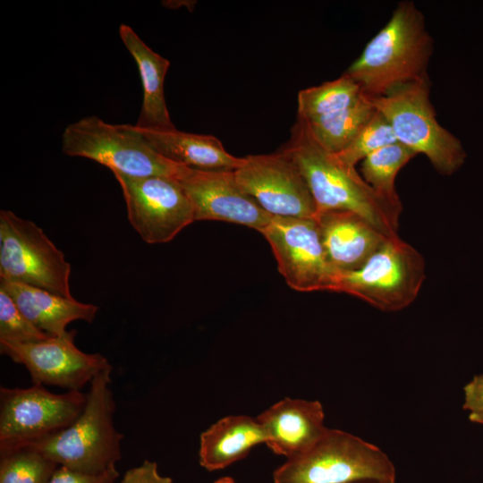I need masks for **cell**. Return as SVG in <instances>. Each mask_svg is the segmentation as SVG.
I'll list each match as a JSON object with an SVG mask.
<instances>
[{"instance_id":"cell-1","label":"cell","mask_w":483,"mask_h":483,"mask_svg":"<svg viewBox=\"0 0 483 483\" xmlns=\"http://www.w3.org/2000/svg\"><path fill=\"white\" fill-rule=\"evenodd\" d=\"M303 176L317 207L356 213L387 237L398 235L399 216L379 198L356 168L343 164L323 148L307 123L297 117L291 138L282 149Z\"/></svg>"},{"instance_id":"cell-2","label":"cell","mask_w":483,"mask_h":483,"mask_svg":"<svg viewBox=\"0 0 483 483\" xmlns=\"http://www.w3.org/2000/svg\"><path fill=\"white\" fill-rule=\"evenodd\" d=\"M433 48L422 12L412 1H402L344 72L369 97L386 96L428 75Z\"/></svg>"},{"instance_id":"cell-3","label":"cell","mask_w":483,"mask_h":483,"mask_svg":"<svg viewBox=\"0 0 483 483\" xmlns=\"http://www.w3.org/2000/svg\"><path fill=\"white\" fill-rule=\"evenodd\" d=\"M111 372L112 366L91 380L85 406L71 425L26 446L59 466L81 473L99 474L115 466L121 459L123 435L114 425Z\"/></svg>"},{"instance_id":"cell-4","label":"cell","mask_w":483,"mask_h":483,"mask_svg":"<svg viewBox=\"0 0 483 483\" xmlns=\"http://www.w3.org/2000/svg\"><path fill=\"white\" fill-rule=\"evenodd\" d=\"M430 89L427 75L386 96L370 98L390 123L397 141L425 155L436 171L448 176L464 164L466 152L460 140L438 123Z\"/></svg>"},{"instance_id":"cell-5","label":"cell","mask_w":483,"mask_h":483,"mask_svg":"<svg viewBox=\"0 0 483 483\" xmlns=\"http://www.w3.org/2000/svg\"><path fill=\"white\" fill-rule=\"evenodd\" d=\"M361 479L395 481V468L379 447L348 432L327 428L307 452L286 460L274 483H350Z\"/></svg>"},{"instance_id":"cell-6","label":"cell","mask_w":483,"mask_h":483,"mask_svg":"<svg viewBox=\"0 0 483 483\" xmlns=\"http://www.w3.org/2000/svg\"><path fill=\"white\" fill-rule=\"evenodd\" d=\"M62 150L70 157L94 160L113 174L131 177L178 178L184 165L157 153L134 125L110 124L87 116L69 124L62 135Z\"/></svg>"},{"instance_id":"cell-7","label":"cell","mask_w":483,"mask_h":483,"mask_svg":"<svg viewBox=\"0 0 483 483\" xmlns=\"http://www.w3.org/2000/svg\"><path fill=\"white\" fill-rule=\"evenodd\" d=\"M425 278L423 256L394 235L387 237L360 268L340 273L338 292L353 295L379 310L395 312L416 300Z\"/></svg>"},{"instance_id":"cell-8","label":"cell","mask_w":483,"mask_h":483,"mask_svg":"<svg viewBox=\"0 0 483 483\" xmlns=\"http://www.w3.org/2000/svg\"><path fill=\"white\" fill-rule=\"evenodd\" d=\"M71 265L34 222L0 211V281L20 283L72 298Z\"/></svg>"},{"instance_id":"cell-9","label":"cell","mask_w":483,"mask_h":483,"mask_svg":"<svg viewBox=\"0 0 483 483\" xmlns=\"http://www.w3.org/2000/svg\"><path fill=\"white\" fill-rule=\"evenodd\" d=\"M87 394H54L41 385L0 388V453L49 436L71 425L82 411Z\"/></svg>"},{"instance_id":"cell-10","label":"cell","mask_w":483,"mask_h":483,"mask_svg":"<svg viewBox=\"0 0 483 483\" xmlns=\"http://www.w3.org/2000/svg\"><path fill=\"white\" fill-rule=\"evenodd\" d=\"M259 233L270 244L278 271L291 288L338 292L341 272L326 257L316 218L273 216Z\"/></svg>"},{"instance_id":"cell-11","label":"cell","mask_w":483,"mask_h":483,"mask_svg":"<svg viewBox=\"0 0 483 483\" xmlns=\"http://www.w3.org/2000/svg\"><path fill=\"white\" fill-rule=\"evenodd\" d=\"M133 229L149 244L171 242L195 221L191 200L176 178L114 174Z\"/></svg>"},{"instance_id":"cell-12","label":"cell","mask_w":483,"mask_h":483,"mask_svg":"<svg viewBox=\"0 0 483 483\" xmlns=\"http://www.w3.org/2000/svg\"><path fill=\"white\" fill-rule=\"evenodd\" d=\"M240 187L274 216L315 218L317 207L293 161L283 151L249 155L234 171Z\"/></svg>"},{"instance_id":"cell-13","label":"cell","mask_w":483,"mask_h":483,"mask_svg":"<svg viewBox=\"0 0 483 483\" xmlns=\"http://www.w3.org/2000/svg\"><path fill=\"white\" fill-rule=\"evenodd\" d=\"M76 331L32 343L0 342L1 353L29 371L33 385L80 390L103 369L111 367L99 353H86L74 343Z\"/></svg>"},{"instance_id":"cell-14","label":"cell","mask_w":483,"mask_h":483,"mask_svg":"<svg viewBox=\"0 0 483 483\" xmlns=\"http://www.w3.org/2000/svg\"><path fill=\"white\" fill-rule=\"evenodd\" d=\"M177 180L191 202L195 221H225L260 232L273 217L240 187L234 171L183 166Z\"/></svg>"},{"instance_id":"cell-15","label":"cell","mask_w":483,"mask_h":483,"mask_svg":"<svg viewBox=\"0 0 483 483\" xmlns=\"http://www.w3.org/2000/svg\"><path fill=\"white\" fill-rule=\"evenodd\" d=\"M318 401L284 398L257 417L271 451L288 459L309 450L326 432Z\"/></svg>"},{"instance_id":"cell-16","label":"cell","mask_w":483,"mask_h":483,"mask_svg":"<svg viewBox=\"0 0 483 483\" xmlns=\"http://www.w3.org/2000/svg\"><path fill=\"white\" fill-rule=\"evenodd\" d=\"M315 218L326 257L339 272L360 268L387 238L351 211L327 210L318 213Z\"/></svg>"},{"instance_id":"cell-17","label":"cell","mask_w":483,"mask_h":483,"mask_svg":"<svg viewBox=\"0 0 483 483\" xmlns=\"http://www.w3.org/2000/svg\"><path fill=\"white\" fill-rule=\"evenodd\" d=\"M24 316L38 329L50 336H61L66 326L75 320L91 323L98 307L78 301L57 293L20 283L0 281Z\"/></svg>"},{"instance_id":"cell-18","label":"cell","mask_w":483,"mask_h":483,"mask_svg":"<svg viewBox=\"0 0 483 483\" xmlns=\"http://www.w3.org/2000/svg\"><path fill=\"white\" fill-rule=\"evenodd\" d=\"M134 127L157 153L178 165L206 171H235L244 162V157L228 153L213 135Z\"/></svg>"},{"instance_id":"cell-19","label":"cell","mask_w":483,"mask_h":483,"mask_svg":"<svg viewBox=\"0 0 483 483\" xmlns=\"http://www.w3.org/2000/svg\"><path fill=\"white\" fill-rule=\"evenodd\" d=\"M119 35L138 65L142 82L143 101L135 126L157 131L176 129L164 95V80L170 62L150 49L130 26L122 24Z\"/></svg>"},{"instance_id":"cell-20","label":"cell","mask_w":483,"mask_h":483,"mask_svg":"<svg viewBox=\"0 0 483 483\" xmlns=\"http://www.w3.org/2000/svg\"><path fill=\"white\" fill-rule=\"evenodd\" d=\"M266 436L257 418L230 415L200 435L199 464L208 471L222 470L244 458Z\"/></svg>"},{"instance_id":"cell-21","label":"cell","mask_w":483,"mask_h":483,"mask_svg":"<svg viewBox=\"0 0 483 483\" xmlns=\"http://www.w3.org/2000/svg\"><path fill=\"white\" fill-rule=\"evenodd\" d=\"M416 155L412 149L397 141L376 150L361 161L362 178L399 216L402 206L395 189V178Z\"/></svg>"},{"instance_id":"cell-22","label":"cell","mask_w":483,"mask_h":483,"mask_svg":"<svg viewBox=\"0 0 483 483\" xmlns=\"http://www.w3.org/2000/svg\"><path fill=\"white\" fill-rule=\"evenodd\" d=\"M375 112L371 98L365 94L360 101L346 109L303 121L323 148L332 153H339L354 140Z\"/></svg>"},{"instance_id":"cell-23","label":"cell","mask_w":483,"mask_h":483,"mask_svg":"<svg viewBox=\"0 0 483 483\" xmlns=\"http://www.w3.org/2000/svg\"><path fill=\"white\" fill-rule=\"evenodd\" d=\"M365 95L361 87L345 72L298 94L297 117L309 121L346 109Z\"/></svg>"},{"instance_id":"cell-24","label":"cell","mask_w":483,"mask_h":483,"mask_svg":"<svg viewBox=\"0 0 483 483\" xmlns=\"http://www.w3.org/2000/svg\"><path fill=\"white\" fill-rule=\"evenodd\" d=\"M0 483H48L58 465L24 446L0 453Z\"/></svg>"},{"instance_id":"cell-25","label":"cell","mask_w":483,"mask_h":483,"mask_svg":"<svg viewBox=\"0 0 483 483\" xmlns=\"http://www.w3.org/2000/svg\"><path fill=\"white\" fill-rule=\"evenodd\" d=\"M395 142L397 140L390 123L376 109L354 140L343 150L335 154L343 164L355 168L356 164L369 154Z\"/></svg>"},{"instance_id":"cell-26","label":"cell","mask_w":483,"mask_h":483,"mask_svg":"<svg viewBox=\"0 0 483 483\" xmlns=\"http://www.w3.org/2000/svg\"><path fill=\"white\" fill-rule=\"evenodd\" d=\"M51 337L35 326L13 298L0 288V342L32 343Z\"/></svg>"},{"instance_id":"cell-27","label":"cell","mask_w":483,"mask_h":483,"mask_svg":"<svg viewBox=\"0 0 483 483\" xmlns=\"http://www.w3.org/2000/svg\"><path fill=\"white\" fill-rule=\"evenodd\" d=\"M119 476L115 466L99 474H86L60 466L48 483H114Z\"/></svg>"},{"instance_id":"cell-28","label":"cell","mask_w":483,"mask_h":483,"mask_svg":"<svg viewBox=\"0 0 483 483\" xmlns=\"http://www.w3.org/2000/svg\"><path fill=\"white\" fill-rule=\"evenodd\" d=\"M463 409L471 422L483 425V374L473 377L464 386Z\"/></svg>"},{"instance_id":"cell-29","label":"cell","mask_w":483,"mask_h":483,"mask_svg":"<svg viewBox=\"0 0 483 483\" xmlns=\"http://www.w3.org/2000/svg\"><path fill=\"white\" fill-rule=\"evenodd\" d=\"M121 483H173V480L158 472L157 462L144 460L140 465L128 470Z\"/></svg>"},{"instance_id":"cell-30","label":"cell","mask_w":483,"mask_h":483,"mask_svg":"<svg viewBox=\"0 0 483 483\" xmlns=\"http://www.w3.org/2000/svg\"><path fill=\"white\" fill-rule=\"evenodd\" d=\"M350 483H395V481H384V480H378V479H361V480H356Z\"/></svg>"},{"instance_id":"cell-31","label":"cell","mask_w":483,"mask_h":483,"mask_svg":"<svg viewBox=\"0 0 483 483\" xmlns=\"http://www.w3.org/2000/svg\"><path fill=\"white\" fill-rule=\"evenodd\" d=\"M214 483H235V481L231 477H222L216 479Z\"/></svg>"}]
</instances>
